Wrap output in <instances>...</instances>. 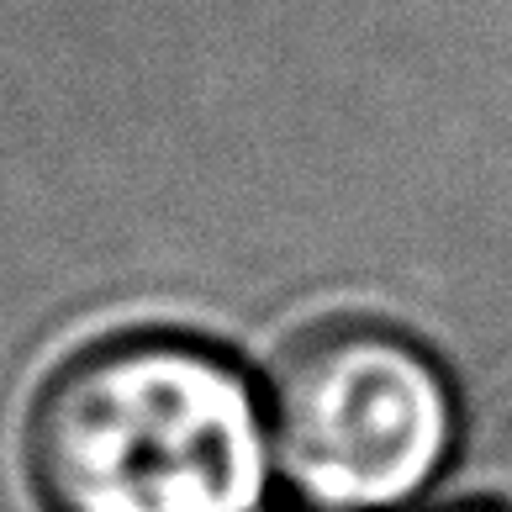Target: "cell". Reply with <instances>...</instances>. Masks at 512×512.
<instances>
[{"label": "cell", "mask_w": 512, "mask_h": 512, "mask_svg": "<svg viewBox=\"0 0 512 512\" xmlns=\"http://www.w3.org/2000/svg\"><path fill=\"white\" fill-rule=\"evenodd\" d=\"M270 439L249 381L185 338H117L53 375L32 412L48 512H254Z\"/></svg>", "instance_id": "6da1fadb"}, {"label": "cell", "mask_w": 512, "mask_h": 512, "mask_svg": "<svg viewBox=\"0 0 512 512\" xmlns=\"http://www.w3.org/2000/svg\"><path fill=\"white\" fill-rule=\"evenodd\" d=\"M486 512H502V507H486Z\"/></svg>", "instance_id": "277c9868"}, {"label": "cell", "mask_w": 512, "mask_h": 512, "mask_svg": "<svg viewBox=\"0 0 512 512\" xmlns=\"http://www.w3.org/2000/svg\"><path fill=\"white\" fill-rule=\"evenodd\" d=\"M486 491L502 512H512V417L502 423V433L491 439V454H486Z\"/></svg>", "instance_id": "3957f363"}, {"label": "cell", "mask_w": 512, "mask_h": 512, "mask_svg": "<svg viewBox=\"0 0 512 512\" xmlns=\"http://www.w3.org/2000/svg\"><path fill=\"white\" fill-rule=\"evenodd\" d=\"M454 402L402 333L338 322L296 338L270 381L275 465L317 512H386L439 476Z\"/></svg>", "instance_id": "7a4b0ae2"}]
</instances>
